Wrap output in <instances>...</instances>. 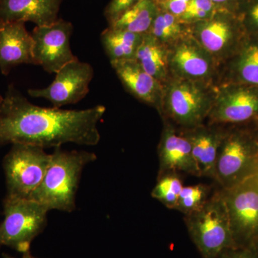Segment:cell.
Returning <instances> with one entry per match:
<instances>
[{"mask_svg":"<svg viewBox=\"0 0 258 258\" xmlns=\"http://www.w3.org/2000/svg\"><path fill=\"white\" fill-rule=\"evenodd\" d=\"M135 60L147 74L164 86L172 79L169 70V47L149 33L143 35Z\"/></svg>","mask_w":258,"mask_h":258,"instance_id":"cell-19","label":"cell"},{"mask_svg":"<svg viewBox=\"0 0 258 258\" xmlns=\"http://www.w3.org/2000/svg\"><path fill=\"white\" fill-rule=\"evenodd\" d=\"M218 10L211 0H191L184 14L179 18L183 23L191 25L208 20Z\"/></svg>","mask_w":258,"mask_h":258,"instance_id":"cell-26","label":"cell"},{"mask_svg":"<svg viewBox=\"0 0 258 258\" xmlns=\"http://www.w3.org/2000/svg\"><path fill=\"white\" fill-rule=\"evenodd\" d=\"M159 176L177 171L201 176L194 159L191 144L184 134H179L173 125L166 124L158 148Z\"/></svg>","mask_w":258,"mask_h":258,"instance_id":"cell-14","label":"cell"},{"mask_svg":"<svg viewBox=\"0 0 258 258\" xmlns=\"http://www.w3.org/2000/svg\"><path fill=\"white\" fill-rule=\"evenodd\" d=\"M62 0H0V24L31 22L50 25L58 19Z\"/></svg>","mask_w":258,"mask_h":258,"instance_id":"cell-17","label":"cell"},{"mask_svg":"<svg viewBox=\"0 0 258 258\" xmlns=\"http://www.w3.org/2000/svg\"><path fill=\"white\" fill-rule=\"evenodd\" d=\"M49 210L30 200L5 197L4 220L0 222V247L8 246L24 252L47 225Z\"/></svg>","mask_w":258,"mask_h":258,"instance_id":"cell-5","label":"cell"},{"mask_svg":"<svg viewBox=\"0 0 258 258\" xmlns=\"http://www.w3.org/2000/svg\"><path fill=\"white\" fill-rule=\"evenodd\" d=\"M97 159L95 153L55 148L41 184L30 200L50 210L72 212L85 166Z\"/></svg>","mask_w":258,"mask_h":258,"instance_id":"cell-2","label":"cell"},{"mask_svg":"<svg viewBox=\"0 0 258 258\" xmlns=\"http://www.w3.org/2000/svg\"><path fill=\"white\" fill-rule=\"evenodd\" d=\"M252 149L240 136H224L217 154L215 179L225 189L245 180L244 174L252 163Z\"/></svg>","mask_w":258,"mask_h":258,"instance_id":"cell-13","label":"cell"},{"mask_svg":"<svg viewBox=\"0 0 258 258\" xmlns=\"http://www.w3.org/2000/svg\"><path fill=\"white\" fill-rule=\"evenodd\" d=\"M148 33L161 43L169 47L191 32L189 25L183 23L178 17L160 8Z\"/></svg>","mask_w":258,"mask_h":258,"instance_id":"cell-22","label":"cell"},{"mask_svg":"<svg viewBox=\"0 0 258 258\" xmlns=\"http://www.w3.org/2000/svg\"><path fill=\"white\" fill-rule=\"evenodd\" d=\"M184 135L191 144L193 157L201 176L215 179L217 154L225 134L220 129L201 125L189 128Z\"/></svg>","mask_w":258,"mask_h":258,"instance_id":"cell-18","label":"cell"},{"mask_svg":"<svg viewBox=\"0 0 258 258\" xmlns=\"http://www.w3.org/2000/svg\"><path fill=\"white\" fill-rule=\"evenodd\" d=\"M215 94L214 85L171 79L164 87L162 111L177 124L189 129L195 128L203 125L208 118Z\"/></svg>","mask_w":258,"mask_h":258,"instance_id":"cell-4","label":"cell"},{"mask_svg":"<svg viewBox=\"0 0 258 258\" xmlns=\"http://www.w3.org/2000/svg\"><path fill=\"white\" fill-rule=\"evenodd\" d=\"M240 25L235 13L220 10L208 20L189 25L190 32L220 64L232 50Z\"/></svg>","mask_w":258,"mask_h":258,"instance_id":"cell-10","label":"cell"},{"mask_svg":"<svg viewBox=\"0 0 258 258\" xmlns=\"http://www.w3.org/2000/svg\"><path fill=\"white\" fill-rule=\"evenodd\" d=\"M3 99H4V97L2 96L1 93H0V103H1L2 102H3Z\"/></svg>","mask_w":258,"mask_h":258,"instance_id":"cell-34","label":"cell"},{"mask_svg":"<svg viewBox=\"0 0 258 258\" xmlns=\"http://www.w3.org/2000/svg\"><path fill=\"white\" fill-rule=\"evenodd\" d=\"M23 22L0 24V71L8 76L13 68L33 64V39Z\"/></svg>","mask_w":258,"mask_h":258,"instance_id":"cell-16","label":"cell"},{"mask_svg":"<svg viewBox=\"0 0 258 258\" xmlns=\"http://www.w3.org/2000/svg\"><path fill=\"white\" fill-rule=\"evenodd\" d=\"M111 66L128 93L139 101L162 111L164 85L147 74L135 60L113 62Z\"/></svg>","mask_w":258,"mask_h":258,"instance_id":"cell-15","label":"cell"},{"mask_svg":"<svg viewBox=\"0 0 258 258\" xmlns=\"http://www.w3.org/2000/svg\"><path fill=\"white\" fill-rule=\"evenodd\" d=\"M55 74L50 86L41 89H29L28 94L33 98L48 100L53 108H60L76 104L87 96L94 72L91 64L76 59Z\"/></svg>","mask_w":258,"mask_h":258,"instance_id":"cell-9","label":"cell"},{"mask_svg":"<svg viewBox=\"0 0 258 258\" xmlns=\"http://www.w3.org/2000/svg\"><path fill=\"white\" fill-rule=\"evenodd\" d=\"M255 178H256V179H257V181H258V169L257 170V174H256Z\"/></svg>","mask_w":258,"mask_h":258,"instance_id":"cell-35","label":"cell"},{"mask_svg":"<svg viewBox=\"0 0 258 258\" xmlns=\"http://www.w3.org/2000/svg\"><path fill=\"white\" fill-rule=\"evenodd\" d=\"M23 256H22V257L20 258H36L35 257H33V256L32 255L31 253H30V251H28V252H24L23 253ZM3 258H17L13 257V256L10 255V254H6V253H3Z\"/></svg>","mask_w":258,"mask_h":258,"instance_id":"cell-32","label":"cell"},{"mask_svg":"<svg viewBox=\"0 0 258 258\" xmlns=\"http://www.w3.org/2000/svg\"><path fill=\"white\" fill-rule=\"evenodd\" d=\"M208 189L203 184L184 186L180 192L174 210L187 215L197 211L208 200Z\"/></svg>","mask_w":258,"mask_h":258,"instance_id":"cell-25","label":"cell"},{"mask_svg":"<svg viewBox=\"0 0 258 258\" xmlns=\"http://www.w3.org/2000/svg\"><path fill=\"white\" fill-rule=\"evenodd\" d=\"M142 0H111L104 10V16L108 22V26H111L134 5Z\"/></svg>","mask_w":258,"mask_h":258,"instance_id":"cell-28","label":"cell"},{"mask_svg":"<svg viewBox=\"0 0 258 258\" xmlns=\"http://www.w3.org/2000/svg\"><path fill=\"white\" fill-rule=\"evenodd\" d=\"M235 15L241 24L258 31V0H240Z\"/></svg>","mask_w":258,"mask_h":258,"instance_id":"cell-27","label":"cell"},{"mask_svg":"<svg viewBox=\"0 0 258 258\" xmlns=\"http://www.w3.org/2000/svg\"><path fill=\"white\" fill-rule=\"evenodd\" d=\"M191 0H168L164 4L161 5V9L169 12L175 16L181 17L184 14Z\"/></svg>","mask_w":258,"mask_h":258,"instance_id":"cell-29","label":"cell"},{"mask_svg":"<svg viewBox=\"0 0 258 258\" xmlns=\"http://www.w3.org/2000/svg\"><path fill=\"white\" fill-rule=\"evenodd\" d=\"M143 35L108 27L102 32L101 40L110 62L135 60Z\"/></svg>","mask_w":258,"mask_h":258,"instance_id":"cell-20","label":"cell"},{"mask_svg":"<svg viewBox=\"0 0 258 258\" xmlns=\"http://www.w3.org/2000/svg\"><path fill=\"white\" fill-rule=\"evenodd\" d=\"M219 10L236 13L240 0H211Z\"/></svg>","mask_w":258,"mask_h":258,"instance_id":"cell-30","label":"cell"},{"mask_svg":"<svg viewBox=\"0 0 258 258\" xmlns=\"http://www.w3.org/2000/svg\"><path fill=\"white\" fill-rule=\"evenodd\" d=\"M258 115V88L222 85L216 87L208 118L212 123H240Z\"/></svg>","mask_w":258,"mask_h":258,"instance_id":"cell-12","label":"cell"},{"mask_svg":"<svg viewBox=\"0 0 258 258\" xmlns=\"http://www.w3.org/2000/svg\"><path fill=\"white\" fill-rule=\"evenodd\" d=\"M154 1H155L156 3L160 6L161 5L164 4V3H166L168 0H154Z\"/></svg>","mask_w":258,"mask_h":258,"instance_id":"cell-33","label":"cell"},{"mask_svg":"<svg viewBox=\"0 0 258 258\" xmlns=\"http://www.w3.org/2000/svg\"><path fill=\"white\" fill-rule=\"evenodd\" d=\"M51 154L43 148L13 144L3 159L7 197L30 200L41 184L50 164Z\"/></svg>","mask_w":258,"mask_h":258,"instance_id":"cell-6","label":"cell"},{"mask_svg":"<svg viewBox=\"0 0 258 258\" xmlns=\"http://www.w3.org/2000/svg\"><path fill=\"white\" fill-rule=\"evenodd\" d=\"M169 64L172 79L212 85L220 66L191 33L169 47Z\"/></svg>","mask_w":258,"mask_h":258,"instance_id":"cell-8","label":"cell"},{"mask_svg":"<svg viewBox=\"0 0 258 258\" xmlns=\"http://www.w3.org/2000/svg\"><path fill=\"white\" fill-rule=\"evenodd\" d=\"M105 112L101 105L83 110L35 106L10 84L0 103V145L96 146L101 140L98 124Z\"/></svg>","mask_w":258,"mask_h":258,"instance_id":"cell-1","label":"cell"},{"mask_svg":"<svg viewBox=\"0 0 258 258\" xmlns=\"http://www.w3.org/2000/svg\"><path fill=\"white\" fill-rule=\"evenodd\" d=\"M185 221L203 258L219 257L235 243L222 194H217L201 208L186 215Z\"/></svg>","mask_w":258,"mask_h":258,"instance_id":"cell-3","label":"cell"},{"mask_svg":"<svg viewBox=\"0 0 258 258\" xmlns=\"http://www.w3.org/2000/svg\"><path fill=\"white\" fill-rule=\"evenodd\" d=\"M234 64L235 75L241 82L258 86V42L246 44Z\"/></svg>","mask_w":258,"mask_h":258,"instance_id":"cell-23","label":"cell"},{"mask_svg":"<svg viewBox=\"0 0 258 258\" xmlns=\"http://www.w3.org/2000/svg\"><path fill=\"white\" fill-rule=\"evenodd\" d=\"M159 10L160 7L154 0H142L108 27L145 35L149 32Z\"/></svg>","mask_w":258,"mask_h":258,"instance_id":"cell-21","label":"cell"},{"mask_svg":"<svg viewBox=\"0 0 258 258\" xmlns=\"http://www.w3.org/2000/svg\"><path fill=\"white\" fill-rule=\"evenodd\" d=\"M73 31L71 22L59 18L50 25L35 27L31 34L34 64L41 66L44 71L53 74L78 59L70 43Z\"/></svg>","mask_w":258,"mask_h":258,"instance_id":"cell-7","label":"cell"},{"mask_svg":"<svg viewBox=\"0 0 258 258\" xmlns=\"http://www.w3.org/2000/svg\"><path fill=\"white\" fill-rule=\"evenodd\" d=\"M183 187L182 181L176 173H167L159 176L157 185L152 190V197L166 208L174 210Z\"/></svg>","mask_w":258,"mask_h":258,"instance_id":"cell-24","label":"cell"},{"mask_svg":"<svg viewBox=\"0 0 258 258\" xmlns=\"http://www.w3.org/2000/svg\"><path fill=\"white\" fill-rule=\"evenodd\" d=\"M222 258H258L247 252H230L222 254Z\"/></svg>","mask_w":258,"mask_h":258,"instance_id":"cell-31","label":"cell"},{"mask_svg":"<svg viewBox=\"0 0 258 258\" xmlns=\"http://www.w3.org/2000/svg\"><path fill=\"white\" fill-rule=\"evenodd\" d=\"M254 178V177H253ZM234 239H249L258 233V181L244 180L222 194Z\"/></svg>","mask_w":258,"mask_h":258,"instance_id":"cell-11","label":"cell"}]
</instances>
